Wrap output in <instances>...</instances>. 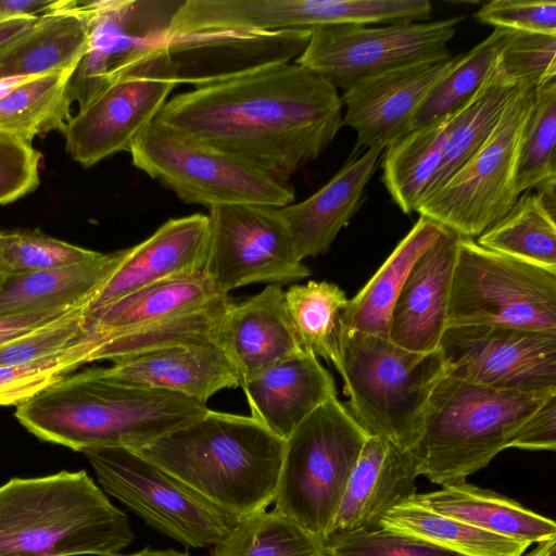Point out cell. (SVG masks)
Masks as SVG:
<instances>
[{
  "label": "cell",
  "instance_id": "11",
  "mask_svg": "<svg viewBox=\"0 0 556 556\" xmlns=\"http://www.w3.org/2000/svg\"><path fill=\"white\" fill-rule=\"evenodd\" d=\"M533 89L519 87L491 136L439 191L416 212L464 238L479 237L518 199L515 175Z\"/></svg>",
  "mask_w": 556,
  "mask_h": 556
},
{
  "label": "cell",
  "instance_id": "6",
  "mask_svg": "<svg viewBox=\"0 0 556 556\" xmlns=\"http://www.w3.org/2000/svg\"><path fill=\"white\" fill-rule=\"evenodd\" d=\"M340 376L348 408L370 434L412 451L432 391L445 375L439 351L414 352L389 338L340 326Z\"/></svg>",
  "mask_w": 556,
  "mask_h": 556
},
{
  "label": "cell",
  "instance_id": "3",
  "mask_svg": "<svg viewBox=\"0 0 556 556\" xmlns=\"http://www.w3.org/2000/svg\"><path fill=\"white\" fill-rule=\"evenodd\" d=\"M132 450L242 518L274 502L285 440L251 416L207 409L190 424Z\"/></svg>",
  "mask_w": 556,
  "mask_h": 556
},
{
  "label": "cell",
  "instance_id": "46",
  "mask_svg": "<svg viewBox=\"0 0 556 556\" xmlns=\"http://www.w3.org/2000/svg\"><path fill=\"white\" fill-rule=\"evenodd\" d=\"M475 17L494 28L556 35V2L541 0H492Z\"/></svg>",
  "mask_w": 556,
  "mask_h": 556
},
{
  "label": "cell",
  "instance_id": "53",
  "mask_svg": "<svg viewBox=\"0 0 556 556\" xmlns=\"http://www.w3.org/2000/svg\"><path fill=\"white\" fill-rule=\"evenodd\" d=\"M115 556H190L188 553L185 552H178L175 549H152V548H144L142 551L127 554V555H115Z\"/></svg>",
  "mask_w": 556,
  "mask_h": 556
},
{
  "label": "cell",
  "instance_id": "26",
  "mask_svg": "<svg viewBox=\"0 0 556 556\" xmlns=\"http://www.w3.org/2000/svg\"><path fill=\"white\" fill-rule=\"evenodd\" d=\"M88 23L76 0H60L0 49V78L75 70L88 46Z\"/></svg>",
  "mask_w": 556,
  "mask_h": 556
},
{
  "label": "cell",
  "instance_id": "38",
  "mask_svg": "<svg viewBox=\"0 0 556 556\" xmlns=\"http://www.w3.org/2000/svg\"><path fill=\"white\" fill-rule=\"evenodd\" d=\"M510 33V29L494 28L485 39L463 53L456 66L437 84L425 100L416 115L413 129L448 118L463 106L491 73Z\"/></svg>",
  "mask_w": 556,
  "mask_h": 556
},
{
  "label": "cell",
  "instance_id": "32",
  "mask_svg": "<svg viewBox=\"0 0 556 556\" xmlns=\"http://www.w3.org/2000/svg\"><path fill=\"white\" fill-rule=\"evenodd\" d=\"M415 495L383 514L377 528L428 542L460 556H520L531 546L528 542L494 534L440 514L417 501Z\"/></svg>",
  "mask_w": 556,
  "mask_h": 556
},
{
  "label": "cell",
  "instance_id": "34",
  "mask_svg": "<svg viewBox=\"0 0 556 556\" xmlns=\"http://www.w3.org/2000/svg\"><path fill=\"white\" fill-rule=\"evenodd\" d=\"M447 118L410 130L383 152V182L405 214L416 212L442 156Z\"/></svg>",
  "mask_w": 556,
  "mask_h": 556
},
{
  "label": "cell",
  "instance_id": "33",
  "mask_svg": "<svg viewBox=\"0 0 556 556\" xmlns=\"http://www.w3.org/2000/svg\"><path fill=\"white\" fill-rule=\"evenodd\" d=\"M555 215L538 192L525 191L506 215L478 237L477 243L556 271Z\"/></svg>",
  "mask_w": 556,
  "mask_h": 556
},
{
  "label": "cell",
  "instance_id": "54",
  "mask_svg": "<svg viewBox=\"0 0 556 556\" xmlns=\"http://www.w3.org/2000/svg\"><path fill=\"white\" fill-rule=\"evenodd\" d=\"M1 279H2V278H0V280H1Z\"/></svg>",
  "mask_w": 556,
  "mask_h": 556
},
{
  "label": "cell",
  "instance_id": "15",
  "mask_svg": "<svg viewBox=\"0 0 556 556\" xmlns=\"http://www.w3.org/2000/svg\"><path fill=\"white\" fill-rule=\"evenodd\" d=\"M181 0L78 1L88 23L86 53L67 90L79 110L117 81L146 52L168 35Z\"/></svg>",
  "mask_w": 556,
  "mask_h": 556
},
{
  "label": "cell",
  "instance_id": "47",
  "mask_svg": "<svg viewBox=\"0 0 556 556\" xmlns=\"http://www.w3.org/2000/svg\"><path fill=\"white\" fill-rule=\"evenodd\" d=\"M509 447L556 450V394L551 395L518 429Z\"/></svg>",
  "mask_w": 556,
  "mask_h": 556
},
{
  "label": "cell",
  "instance_id": "1",
  "mask_svg": "<svg viewBox=\"0 0 556 556\" xmlns=\"http://www.w3.org/2000/svg\"><path fill=\"white\" fill-rule=\"evenodd\" d=\"M338 89L290 62L169 99L155 121L288 182L342 127Z\"/></svg>",
  "mask_w": 556,
  "mask_h": 556
},
{
  "label": "cell",
  "instance_id": "12",
  "mask_svg": "<svg viewBox=\"0 0 556 556\" xmlns=\"http://www.w3.org/2000/svg\"><path fill=\"white\" fill-rule=\"evenodd\" d=\"M462 21L455 16L381 26H320L312 29L305 50L294 62L345 90L392 68L450 59L447 43Z\"/></svg>",
  "mask_w": 556,
  "mask_h": 556
},
{
  "label": "cell",
  "instance_id": "16",
  "mask_svg": "<svg viewBox=\"0 0 556 556\" xmlns=\"http://www.w3.org/2000/svg\"><path fill=\"white\" fill-rule=\"evenodd\" d=\"M439 351L445 374L495 389L556 391V333L502 326H453Z\"/></svg>",
  "mask_w": 556,
  "mask_h": 556
},
{
  "label": "cell",
  "instance_id": "2",
  "mask_svg": "<svg viewBox=\"0 0 556 556\" xmlns=\"http://www.w3.org/2000/svg\"><path fill=\"white\" fill-rule=\"evenodd\" d=\"M207 409L179 394L104 379L93 368L64 377L21 403L15 417L40 440L83 452L142 447Z\"/></svg>",
  "mask_w": 556,
  "mask_h": 556
},
{
  "label": "cell",
  "instance_id": "42",
  "mask_svg": "<svg viewBox=\"0 0 556 556\" xmlns=\"http://www.w3.org/2000/svg\"><path fill=\"white\" fill-rule=\"evenodd\" d=\"M494 72L515 86L531 89L556 78V35L511 30Z\"/></svg>",
  "mask_w": 556,
  "mask_h": 556
},
{
  "label": "cell",
  "instance_id": "49",
  "mask_svg": "<svg viewBox=\"0 0 556 556\" xmlns=\"http://www.w3.org/2000/svg\"><path fill=\"white\" fill-rule=\"evenodd\" d=\"M60 0H0V22L18 15H40Z\"/></svg>",
  "mask_w": 556,
  "mask_h": 556
},
{
  "label": "cell",
  "instance_id": "24",
  "mask_svg": "<svg viewBox=\"0 0 556 556\" xmlns=\"http://www.w3.org/2000/svg\"><path fill=\"white\" fill-rule=\"evenodd\" d=\"M240 387L251 417L285 441L316 408L337 395L332 375L305 349Z\"/></svg>",
  "mask_w": 556,
  "mask_h": 556
},
{
  "label": "cell",
  "instance_id": "13",
  "mask_svg": "<svg viewBox=\"0 0 556 556\" xmlns=\"http://www.w3.org/2000/svg\"><path fill=\"white\" fill-rule=\"evenodd\" d=\"M208 211L204 274L217 293L228 295L260 282L282 286L311 275L295 252L280 207L235 203Z\"/></svg>",
  "mask_w": 556,
  "mask_h": 556
},
{
  "label": "cell",
  "instance_id": "44",
  "mask_svg": "<svg viewBox=\"0 0 556 556\" xmlns=\"http://www.w3.org/2000/svg\"><path fill=\"white\" fill-rule=\"evenodd\" d=\"M323 548L326 556H460L379 528L332 532L323 540Z\"/></svg>",
  "mask_w": 556,
  "mask_h": 556
},
{
  "label": "cell",
  "instance_id": "52",
  "mask_svg": "<svg viewBox=\"0 0 556 556\" xmlns=\"http://www.w3.org/2000/svg\"><path fill=\"white\" fill-rule=\"evenodd\" d=\"M520 556H556V538L536 543L534 548Z\"/></svg>",
  "mask_w": 556,
  "mask_h": 556
},
{
  "label": "cell",
  "instance_id": "7",
  "mask_svg": "<svg viewBox=\"0 0 556 556\" xmlns=\"http://www.w3.org/2000/svg\"><path fill=\"white\" fill-rule=\"evenodd\" d=\"M369 437L337 395L323 403L285 441L274 510L323 541Z\"/></svg>",
  "mask_w": 556,
  "mask_h": 556
},
{
  "label": "cell",
  "instance_id": "35",
  "mask_svg": "<svg viewBox=\"0 0 556 556\" xmlns=\"http://www.w3.org/2000/svg\"><path fill=\"white\" fill-rule=\"evenodd\" d=\"M74 70L37 76L0 100V132L31 143L49 131L64 132L71 119L67 85Z\"/></svg>",
  "mask_w": 556,
  "mask_h": 556
},
{
  "label": "cell",
  "instance_id": "27",
  "mask_svg": "<svg viewBox=\"0 0 556 556\" xmlns=\"http://www.w3.org/2000/svg\"><path fill=\"white\" fill-rule=\"evenodd\" d=\"M415 497L440 514L513 540L532 544L556 538V523L553 519L466 480L416 494Z\"/></svg>",
  "mask_w": 556,
  "mask_h": 556
},
{
  "label": "cell",
  "instance_id": "20",
  "mask_svg": "<svg viewBox=\"0 0 556 556\" xmlns=\"http://www.w3.org/2000/svg\"><path fill=\"white\" fill-rule=\"evenodd\" d=\"M94 371L111 381L170 392L203 404L218 391L240 386L235 368L213 342L160 348Z\"/></svg>",
  "mask_w": 556,
  "mask_h": 556
},
{
  "label": "cell",
  "instance_id": "48",
  "mask_svg": "<svg viewBox=\"0 0 556 556\" xmlns=\"http://www.w3.org/2000/svg\"><path fill=\"white\" fill-rule=\"evenodd\" d=\"M76 307L0 315V345L41 328L42 326L59 319Z\"/></svg>",
  "mask_w": 556,
  "mask_h": 556
},
{
  "label": "cell",
  "instance_id": "31",
  "mask_svg": "<svg viewBox=\"0 0 556 556\" xmlns=\"http://www.w3.org/2000/svg\"><path fill=\"white\" fill-rule=\"evenodd\" d=\"M519 87L498 76L493 66L477 92L447 118L441 162L420 202L445 186L478 152Z\"/></svg>",
  "mask_w": 556,
  "mask_h": 556
},
{
  "label": "cell",
  "instance_id": "25",
  "mask_svg": "<svg viewBox=\"0 0 556 556\" xmlns=\"http://www.w3.org/2000/svg\"><path fill=\"white\" fill-rule=\"evenodd\" d=\"M382 149H369L349 160L319 190L305 200L280 207L301 261L329 251L340 230L362 204Z\"/></svg>",
  "mask_w": 556,
  "mask_h": 556
},
{
  "label": "cell",
  "instance_id": "17",
  "mask_svg": "<svg viewBox=\"0 0 556 556\" xmlns=\"http://www.w3.org/2000/svg\"><path fill=\"white\" fill-rule=\"evenodd\" d=\"M463 53L446 60L392 68L356 81L340 96L345 112L342 126L356 132L350 155L382 149L408 134L425 100L460 61Z\"/></svg>",
  "mask_w": 556,
  "mask_h": 556
},
{
  "label": "cell",
  "instance_id": "41",
  "mask_svg": "<svg viewBox=\"0 0 556 556\" xmlns=\"http://www.w3.org/2000/svg\"><path fill=\"white\" fill-rule=\"evenodd\" d=\"M94 344L93 334L86 330L58 354L24 365L0 366V406H17L89 363Z\"/></svg>",
  "mask_w": 556,
  "mask_h": 556
},
{
  "label": "cell",
  "instance_id": "45",
  "mask_svg": "<svg viewBox=\"0 0 556 556\" xmlns=\"http://www.w3.org/2000/svg\"><path fill=\"white\" fill-rule=\"evenodd\" d=\"M41 157L31 143L0 132V205L14 202L38 187Z\"/></svg>",
  "mask_w": 556,
  "mask_h": 556
},
{
  "label": "cell",
  "instance_id": "19",
  "mask_svg": "<svg viewBox=\"0 0 556 556\" xmlns=\"http://www.w3.org/2000/svg\"><path fill=\"white\" fill-rule=\"evenodd\" d=\"M208 240L207 215L166 220L142 242L122 250L118 265L94 294L87 313L157 282L204 273Z\"/></svg>",
  "mask_w": 556,
  "mask_h": 556
},
{
  "label": "cell",
  "instance_id": "39",
  "mask_svg": "<svg viewBox=\"0 0 556 556\" xmlns=\"http://www.w3.org/2000/svg\"><path fill=\"white\" fill-rule=\"evenodd\" d=\"M556 78L533 89L532 106L518 154L515 191L556 179Z\"/></svg>",
  "mask_w": 556,
  "mask_h": 556
},
{
  "label": "cell",
  "instance_id": "23",
  "mask_svg": "<svg viewBox=\"0 0 556 556\" xmlns=\"http://www.w3.org/2000/svg\"><path fill=\"white\" fill-rule=\"evenodd\" d=\"M418 476L410 451L370 435L351 471L330 533L377 529L383 514L417 494Z\"/></svg>",
  "mask_w": 556,
  "mask_h": 556
},
{
  "label": "cell",
  "instance_id": "37",
  "mask_svg": "<svg viewBox=\"0 0 556 556\" xmlns=\"http://www.w3.org/2000/svg\"><path fill=\"white\" fill-rule=\"evenodd\" d=\"M211 556H326L323 541L273 510L242 517Z\"/></svg>",
  "mask_w": 556,
  "mask_h": 556
},
{
  "label": "cell",
  "instance_id": "43",
  "mask_svg": "<svg viewBox=\"0 0 556 556\" xmlns=\"http://www.w3.org/2000/svg\"><path fill=\"white\" fill-rule=\"evenodd\" d=\"M90 302L72 309L59 319L0 345V366L33 363L58 354L86 332Z\"/></svg>",
  "mask_w": 556,
  "mask_h": 556
},
{
  "label": "cell",
  "instance_id": "9",
  "mask_svg": "<svg viewBox=\"0 0 556 556\" xmlns=\"http://www.w3.org/2000/svg\"><path fill=\"white\" fill-rule=\"evenodd\" d=\"M471 325L556 333V271L460 237L446 328Z\"/></svg>",
  "mask_w": 556,
  "mask_h": 556
},
{
  "label": "cell",
  "instance_id": "10",
  "mask_svg": "<svg viewBox=\"0 0 556 556\" xmlns=\"http://www.w3.org/2000/svg\"><path fill=\"white\" fill-rule=\"evenodd\" d=\"M103 491L159 532L187 547L214 546L240 521L178 478L124 446L91 447L81 452Z\"/></svg>",
  "mask_w": 556,
  "mask_h": 556
},
{
  "label": "cell",
  "instance_id": "30",
  "mask_svg": "<svg viewBox=\"0 0 556 556\" xmlns=\"http://www.w3.org/2000/svg\"><path fill=\"white\" fill-rule=\"evenodd\" d=\"M224 296L228 295L217 293L204 273L174 278L87 313L86 329L123 332L200 309Z\"/></svg>",
  "mask_w": 556,
  "mask_h": 556
},
{
  "label": "cell",
  "instance_id": "28",
  "mask_svg": "<svg viewBox=\"0 0 556 556\" xmlns=\"http://www.w3.org/2000/svg\"><path fill=\"white\" fill-rule=\"evenodd\" d=\"M122 258V250L93 260L0 280V315L72 308L91 302Z\"/></svg>",
  "mask_w": 556,
  "mask_h": 556
},
{
  "label": "cell",
  "instance_id": "14",
  "mask_svg": "<svg viewBox=\"0 0 556 556\" xmlns=\"http://www.w3.org/2000/svg\"><path fill=\"white\" fill-rule=\"evenodd\" d=\"M312 29L207 30L166 36L136 63L157 78L201 87L275 64L294 62Z\"/></svg>",
  "mask_w": 556,
  "mask_h": 556
},
{
  "label": "cell",
  "instance_id": "50",
  "mask_svg": "<svg viewBox=\"0 0 556 556\" xmlns=\"http://www.w3.org/2000/svg\"><path fill=\"white\" fill-rule=\"evenodd\" d=\"M39 15H18L0 22V49L28 29Z\"/></svg>",
  "mask_w": 556,
  "mask_h": 556
},
{
  "label": "cell",
  "instance_id": "22",
  "mask_svg": "<svg viewBox=\"0 0 556 556\" xmlns=\"http://www.w3.org/2000/svg\"><path fill=\"white\" fill-rule=\"evenodd\" d=\"M459 238L445 228L414 264L391 313L389 339L394 344L414 352L439 349Z\"/></svg>",
  "mask_w": 556,
  "mask_h": 556
},
{
  "label": "cell",
  "instance_id": "36",
  "mask_svg": "<svg viewBox=\"0 0 556 556\" xmlns=\"http://www.w3.org/2000/svg\"><path fill=\"white\" fill-rule=\"evenodd\" d=\"M345 292L336 283L311 280L285 291V305L302 346L331 363L340 372V315L348 305Z\"/></svg>",
  "mask_w": 556,
  "mask_h": 556
},
{
  "label": "cell",
  "instance_id": "18",
  "mask_svg": "<svg viewBox=\"0 0 556 556\" xmlns=\"http://www.w3.org/2000/svg\"><path fill=\"white\" fill-rule=\"evenodd\" d=\"M176 86L142 73L122 77L71 117L63 132L67 153L90 167L115 153L129 152Z\"/></svg>",
  "mask_w": 556,
  "mask_h": 556
},
{
  "label": "cell",
  "instance_id": "5",
  "mask_svg": "<svg viewBox=\"0 0 556 556\" xmlns=\"http://www.w3.org/2000/svg\"><path fill=\"white\" fill-rule=\"evenodd\" d=\"M556 391L484 387L444 375L432 391L410 451L419 476L445 485L484 468Z\"/></svg>",
  "mask_w": 556,
  "mask_h": 556
},
{
  "label": "cell",
  "instance_id": "4",
  "mask_svg": "<svg viewBox=\"0 0 556 556\" xmlns=\"http://www.w3.org/2000/svg\"><path fill=\"white\" fill-rule=\"evenodd\" d=\"M132 540L125 513L85 470L0 485V556H115Z\"/></svg>",
  "mask_w": 556,
  "mask_h": 556
},
{
  "label": "cell",
  "instance_id": "8",
  "mask_svg": "<svg viewBox=\"0 0 556 556\" xmlns=\"http://www.w3.org/2000/svg\"><path fill=\"white\" fill-rule=\"evenodd\" d=\"M129 152L135 167L189 204L283 207L294 201L288 182L155 119Z\"/></svg>",
  "mask_w": 556,
  "mask_h": 556
},
{
  "label": "cell",
  "instance_id": "29",
  "mask_svg": "<svg viewBox=\"0 0 556 556\" xmlns=\"http://www.w3.org/2000/svg\"><path fill=\"white\" fill-rule=\"evenodd\" d=\"M444 229L420 215L374 276L349 300L340 326L389 338L392 308L410 269Z\"/></svg>",
  "mask_w": 556,
  "mask_h": 556
},
{
  "label": "cell",
  "instance_id": "40",
  "mask_svg": "<svg viewBox=\"0 0 556 556\" xmlns=\"http://www.w3.org/2000/svg\"><path fill=\"white\" fill-rule=\"evenodd\" d=\"M99 254L38 230L0 232V278L71 266Z\"/></svg>",
  "mask_w": 556,
  "mask_h": 556
},
{
  "label": "cell",
  "instance_id": "51",
  "mask_svg": "<svg viewBox=\"0 0 556 556\" xmlns=\"http://www.w3.org/2000/svg\"><path fill=\"white\" fill-rule=\"evenodd\" d=\"M43 76V75H42ZM37 76H18L0 78V100L12 90Z\"/></svg>",
  "mask_w": 556,
  "mask_h": 556
},
{
  "label": "cell",
  "instance_id": "21",
  "mask_svg": "<svg viewBox=\"0 0 556 556\" xmlns=\"http://www.w3.org/2000/svg\"><path fill=\"white\" fill-rule=\"evenodd\" d=\"M215 344L235 368L240 384L304 350L288 316L282 286L270 283L243 302L230 301Z\"/></svg>",
  "mask_w": 556,
  "mask_h": 556
}]
</instances>
